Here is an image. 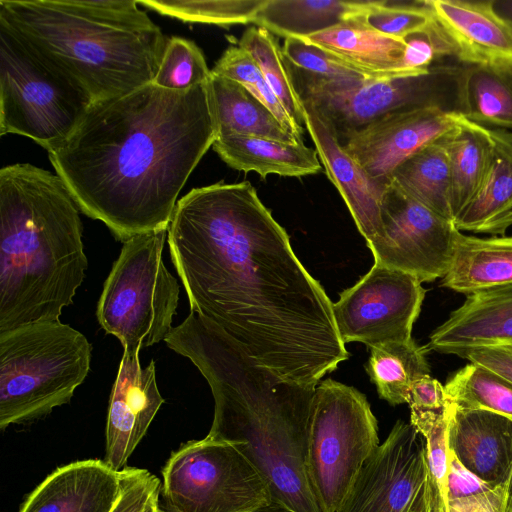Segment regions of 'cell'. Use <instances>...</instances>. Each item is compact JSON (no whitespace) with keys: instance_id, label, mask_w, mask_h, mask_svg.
<instances>
[{"instance_id":"1","label":"cell","mask_w":512,"mask_h":512,"mask_svg":"<svg viewBox=\"0 0 512 512\" xmlns=\"http://www.w3.org/2000/svg\"><path fill=\"white\" fill-rule=\"evenodd\" d=\"M167 238L191 312L261 366L316 388L349 358L333 303L249 181L189 191L177 201Z\"/></svg>"},{"instance_id":"2","label":"cell","mask_w":512,"mask_h":512,"mask_svg":"<svg viewBox=\"0 0 512 512\" xmlns=\"http://www.w3.org/2000/svg\"><path fill=\"white\" fill-rule=\"evenodd\" d=\"M216 139L208 81L185 90L151 82L91 104L48 154L79 209L124 242L168 228L179 192Z\"/></svg>"},{"instance_id":"3","label":"cell","mask_w":512,"mask_h":512,"mask_svg":"<svg viewBox=\"0 0 512 512\" xmlns=\"http://www.w3.org/2000/svg\"><path fill=\"white\" fill-rule=\"evenodd\" d=\"M210 385L215 407L207 436L234 444L266 482L272 502L289 512H322L306 452L315 388L258 364L207 318L191 312L165 339Z\"/></svg>"},{"instance_id":"4","label":"cell","mask_w":512,"mask_h":512,"mask_svg":"<svg viewBox=\"0 0 512 512\" xmlns=\"http://www.w3.org/2000/svg\"><path fill=\"white\" fill-rule=\"evenodd\" d=\"M79 207L62 178L29 163L0 170V333L57 321L88 260Z\"/></svg>"},{"instance_id":"5","label":"cell","mask_w":512,"mask_h":512,"mask_svg":"<svg viewBox=\"0 0 512 512\" xmlns=\"http://www.w3.org/2000/svg\"><path fill=\"white\" fill-rule=\"evenodd\" d=\"M137 0H1L0 24L93 103L153 82L167 38Z\"/></svg>"},{"instance_id":"6","label":"cell","mask_w":512,"mask_h":512,"mask_svg":"<svg viewBox=\"0 0 512 512\" xmlns=\"http://www.w3.org/2000/svg\"><path fill=\"white\" fill-rule=\"evenodd\" d=\"M91 344L60 320L0 333V428L67 404L90 370Z\"/></svg>"},{"instance_id":"7","label":"cell","mask_w":512,"mask_h":512,"mask_svg":"<svg viewBox=\"0 0 512 512\" xmlns=\"http://www.w3.org/2000/svg\"><path fill=\"white\" fill-rule=\"evenodd\" d=\"M284 64L300 102L313 106L340 143L391 113L431 108L466 116V64L443 62L420 75L350 80L328 79Z\"/></svg>"},{"instance_id":"8","label":"cell","mask_w":512,"mask_h":512,"mask_svg":"<svg viewBox=\"0 0 512 512\" xmlns=\"http://www.w3.org/2000/svg\"><path fill=\"white\" fill-rule=\"evenodd\" d=\"M167 234L162 228L124 241L98 301L100 326L131 354L165 341L173 328L179 285L162 259Z\"/></svg>"},{"instance_id":"9","label":"cell","mask_w":512,"mask_h":512,"mask_svg":"<svg viewBox=\"0 0 512 512\" xmlns=\"http://www.w3.org/2000/svg\"><path fill=\"white\" fill-rule=\"evenodd\" d=\"M378 445L377 420L363 393L332 379L316 386L306 469L322 512L337 511Z\"/></svg>"},{"instance_id":"10","label":"cell","mask_w":512,"mask_h":512,"mask_svg":"<svg viewBox=\"0 0 512 512\" xmlns=\"http://www.w3.org/2000/svg\"><path fill=\"white\" fill-rule=\"evenodd\" d=\"M91 104L0 24L1 136H25L50 152L68 138Z\"/></svg>"},{"instance_id":"11","label":"cell","mask_w":512,"mask_h":512,"mask_svg":"<svg viewBox=\"0 0 512 512\" xmlns=\"http://www.w3.org/2000/svg\"><path fill=\"white\" fill-rule=\"evenodd\" d=\"M162 493L174 512H241L272 502L268 486L232 443L206 436L172 453Z\"/></svg>"},{"instance_id":"12","label":"cell","mask_w":512,"mask_h":512,"mask_svg":"<svg viewBox=\"0 0 512 512\" xmlns=\"http://www.w3.org/2000/svg\"><path fill=\"white\" fill-rule=\"evenodd\" d=\"M443 507L425 439L411 423L398 420L364 462L336 512H437Z\"/></svg>"},{"instance_id":"13","label":"cell","mask_w":512,"mask_h":512,"mask_svg":"<svg viewBox=\"0 0 512 512\" xmlns=\"http://www.w3.org/2000/svg\"><path fill=\"white\" fill-rule=\"evenodd\" d=\"M425 289L415 277L375 264L332 304L344 344L361 342L369 348L411 339Z\"/></svg>"},{"instance_id":"14","label":"cell","mask_w":512,"mask_h":512,"mask_svg":"<svg viewBox=\"0 0 512 512\" xmlns=\"http://www.w3.org/2000/svg\"><path fill=\"white\" fill-rule=\"evenodd\" d=\"M381 218L382 235L367 244L375 264L409 274L421 283L445 276L458 231L453 221L391 182L383 197Z\"/></svg>"},{"instance_id":"15","label":"cell","mask_w":512,"mask_h":512,"mask_svg":"<svg viewBox=\"0 0 512 512\" xmlns=\"http://www.w3.org/2000/svg\"><path fill=\"white\" fill-rule=\"evenodd\" d=\"M458 118L431 108L391 113L352 132L340 144L370 177L390 182L401 163L454 129Z\"/></svg>"},{"instance_id":"16","label":"cell","mask_w":512,"mask_h":512,"mask_svg":"<svg viewBox=\"0 0 512 512\" xmlns=\"http://www.w3.org/2000/svg\"><path fill=\"white\" fill-rule=\"evenodd\" d=\"M164 399L157 383L154 361L142 368L139 354L123 351L113 384L106 426L104 461L115 471L126 468Z\"/></svg>"},{"instance_id":"17","label":"cell","mask_w":512,"mask_h":512,"mask_svg":"<svg viewBox=\"0 0 512 512\" xmlns=\"http://www.w3.org/2000/svg\"><path fill=\"white\" fill-rule=\"evenodd\" d=\"M304 126L327 177L337 188L366 244L383 233L381 207L390 182L370 177L342 148L332 127L313 106L301 102Z\"/></svg>"},{"instance_id":"18","label":"cell","mask_w":512,"mask_h":512,"mask_svg":"<svg viewBox=\"0 0 512 512\" xmlns=\"http://www.w3.org/2000/svg\"><path fill=\"white\" fill-rule=\"evenodd\" d=\"M427 4L458 62L512 65V25L497 14L493 0H427Z\"/></svg>"},{"instance_id":"19","label":"cell","mask_w":512,"mask_h":512,"mask_svg":"<svg viewBox=\"0 0 512 512\" xmlns=\"http://www.w3.org/2000/svg\"><path fill=\"white\" fill-rule=\"evenodd\" d=\"M448 447L470 472L497 486L512 476V418L449 403Z\"/></svg>"},{"instance_id":"20","label":"cell","mask_w":512,"mask_h":512,"mask_svg":"<svg viewBox=\"0 0 512 512\" xmlns=\"http://www.w3.org/2000/svg\"><path fill=\"white\" fill-rule=\"evenodd\" d=\"M120 493V471L104 460L75 461L48 475L19 512H111Z\"/></svg>"},{"instance_id":"21","label":"cell","mask_w":512,"mask_h":512,"mask_svg":"<svg viewBox=\"0 0 512 512\" xmlns=\"http://www.w3.org/2000/svg\"><path fill=\"white\" fill-rule=\"evenodd\" d=\"M512 343V283L468 294L466 301L430 336L441 353Z\"/></svg>"},{"instance_id":"22","label":"cell","mask_w":512,"mask_h":512,"mask_svg":"<svg viewBox=\"0 0 512 512\" xmlns=\"http://www.w3.org/2000/svg\"><path fill=\"white\" fill-rule=\"evenodd\" d=\"M365 13L348 18L320 33L301 38L336 54L373 78L412 76L402 69L406 48L404 39L374 30L366 23Z\"/></svg>"},{"instance_id":"23","label":"cell","mask_w":512,"mask_h":512,"mask_svg":"<svg viewBox=\"0 0 512 512\" xmlns=\"http://www.w3.org/2000/svg\"><path fill=\"white\" fill-rule=\"evenodd\" d=\"M490 167L477 194L454 219L457 230L502 235L512 225V132L489 128Z\"/></svg>"},{"instance_id":"24","label":"cell","mask_w":512,"mask_h":512,"mask_svg":"<svg viewBox=\"0 0 512 512\" xmlns=\"http://www.w3.org/2000/svg\"><path fill=\"white\" fill-rule=\"evenodd\" d=\"M231 168L286 177H303L319 173L322 165L315 149L301 143H286L273 139L229 135L218 137L212 146Z\"/></svg>"},{"instance_id":"25","label":"cell","mask_w":512,"mask_h":512,"mask_svg":"<svg viewBox=\"0 0 512 512\" xmlns=\"http://www.w3.org/2000/svg\"><path fill=\"white\" fill-rule=\"evenodd\" d=\"M512 283V237L477 238L459 230L442 286L471 294Z\"/></svg>"},{"instance_id":"26","label":"cell","mask_w":512,"mask_h":512,"mask_svg":"<svg viewBox=\"0 0 512 512\" xmlns=\"http://www.w3.org/2000/svg\"><path fill=\"white\" fill-rule=\"evenodd\" d=\"M208 91L217 138L242 135L286 143L303 142L289 132L274 114L241 84L211 72Z\"/></svg>"},{"instance_id":"27","label":"cell","mask_w":512,"mask_h":512,"mask_svg":"<svg viewBox=\"0 0 512 512\" xmlns=\"http://www.w3.org/2000/svg\"><path fill=\"white\" fill-rule=\"evenodd\" d=\"M372 1L267 0L253 24L284 38L309 37L365 13Z\"/></svg>"},{"instance_id":"28","label":"cell","mask_w":512,"mask_h":512,"mask_svg":"<svg viewBox=\"0 0 512 512\" xmlns=\"http://www.w3.org/2000/svg\"><path fill=\"white\" fill-rule=\"evenodd\" d=\"M448 133L401 163L392 173L390 182L407 196L453 221Z\"/></svg>"},{"instance_id":"29","label":"cell","mask_w":512,"mask_h":512,"mask_svg":"<svg viewBox=\"0 0 512 512\" xmlns=\"http://www.w3.org/2000/svg\"><path fill=\"white\" fill-rule=\"evenodd\" d=\"M454 219L479 191L490 167L493 144L489 127L459 116L447 134Z\"/></svg>"},{"instance_id":"30","label":"cell","mask_w":512,"mask_h":512,"mask_svg":"<svg viewBox=\"0 0 512 512\" xmlns=\"http://www.w3.org/2000/svg\"><path fill=\"white\" fill-rule=\"evenodd\" d=\"M365 369L378 395L395 406L407 403L412 384L429 375L426 348L411 338L372 346Z\"/></svg>"},{"instance_id":"31","label":"cell","mask_w":512,"mask_h":512,"mask_svg":"<svg viewBox=\"0 0 512 512\" xmlns=\"http://www.w3.org/2000/svg\"><path fill=\"white\" fill-rule=\"evenodd\" d=\"M465 118L488 127L512 128V65H467Z\"/></svg>"},{"instance_id":"32","label":"cell","mask_w":512,"mask_h":512,"mask_svg":"<svg viewBox=\"0 0 512 512\" xmlns=\"http://www.w3.org/2000/svg\"><path fill=\"white\" fill-rule=\"evenodd\" d=\"M448 402L461 409H482L512 418V383L476 364L459 370L444 386Z\"/></svg>"},{"instance_id":"33","label":"cell","mask_w":512,"mask_h":512,"mask_svg":"<svg viewBox=\"0 0 512 512\" xmlns=\"http://www.w3.org/2000/svg\"><path fill=\"white\" fill-rule=\"evenodd\" d=\"M238 46L251 55L284 109L303 128L302 104L293 88L281 49L272 33L263 27L251 26L242 34Z\"/></svg>"},{"instance_id":"34","label":"cell","mask_w":512,"mask_h":512,"mask_svg":"<svg viewBox=\"0 0 512 512\" xmlns=\"http://www.w3.org/2000/svg\"><path fill=\"white\" fill-rule=\"evenodd\" d=\"M267 0H137L139 5L183 22L231 26L253 23Z\"/></svg>"},{"instance_id":"35","label":"cell","mask_w":512,"mask_h":512,"mask_svg":"<svg viewBox=\"0 0 512 512\" xmlns=\"http://www.w3.org/2000/svg\"><path fill=\"white\" fill-rule=\"evenodd\" d=\"M211 72L241 84L262 102L289 132L302 139L303 128L284 109L247 51L239 46L229 47L215 63Z\"/></svg>"},{"instance_id":"36","label":"cell","mask_w":512,"mask_h":512,"mask_svg":"<svg viewBox=\"0 0 512 512\" xmlns=\"http://www.w3.org/2000/svg\"><path fill=\"white\" fill-rule=\"evenodd\" d=\"M210 77L204 54L193 41L177 36L167 39L154 84L185 90L206 83Z\"/></svg>"},{"instance_id":"37","label":"cell","mask_w":512,"mask_h":512,"mask_svg":"<svg viewBox=\"0 0 512 512\" xmlns=\"http://www.w3.org/2000/svg\"><path fill=\"white\" fill-rule=\"evenodd\" d=\"M366 23L374 30L404 39L427 27L433 16L426 1H372L365 13Z\"/></svg>"},{"instance_id":"38","label":"cell","mask_w":512,"mask_h":512,"mask_svg":"<svg viewBox=\"0 0 512 512\" xmlns=\"http://www.w3.org/2000/svg\"><path fill=\"white\" fill-rule=\"evenodd\" d=\"M281 52L284 60L291 65L324 78L334 80L373 78L336 54L304 38H285Z\"/></svg>"},{"instance_id":"39","label":"cell","mask_w":512,"mask_h":512,"mask_svg":"<svg viewBox=\"0 0 512 512\" xmlns=\"http://www.w3.org/2000/svg\"><path fill=\"white\" fill-rule=\"evenodd\" d=\"M410 423L425 439L430 471L445 504L449 450V404L442 410H411Z\"/></svg>"},{"instance_id":"40","label":"cell","mask_w":512,"mask_h":512,"mask_svg":"<svg viewBox=\"0 0 512 512\" xmlns=\"http://www.w3.org/2000/svg\"><path fill=\"white\" fill-rule=\"evenodd\" d=\"M406 48L402 69L409 75H420L432 66L455 57L454 50L435 19L422 30L404 38Z\"/></svg>"},{"instance_id":"41","label":"cell","mask_w":512,"mask_h":512,"mask_svg":"<svg viewBox=\"0 0 512 512\" xmlns=\"http://www.w3.org/2000/svg\"><path fill=\"white\" fill-rule=\"evenodd\" d=\"M121 493L111 512H143L161 490L160 480L145 469L126 467L120 471Z\"/></svg>"},{"instance_id":"42","label":"cell","mask_w":512,"mask_h":512,"mask_svg":"<svg viewBox=\"0 0 512 512\" xmlns=\"http://www.w3.org/2000/svg\"><path fill=\"white\" fill-rule=\"evenodd\" d=\"M455 354L493 371L512 383V343L471 347L459 350Z\"/></svg>"},{"instance_id":"43","label":"cell","mask_w":512,"mask_h":512,"mask_svg":"<svg viewBox=\"0 0 512 512\" xmlns=\"http://www.w3.org/2000/svg\"><path fill=\"white\" fill-rule=\"evenodd\" d=\"M493 487L495 486L470 472L462 465L455 454L448 450L445 504L448 500L479 494Z\"/></svg>"},{"instance_id":"44","label":"cell","mask_w":512,"mask_h":512,"mask_svg":"<svg viewBox=\"0 0 512 512\" xmlns=\"http://www.w3.org/2000/svg\"><path fill=\"white\" fill-rule=\"evenodd\" d=\"M509 484L510 480L479 494L448 500L445 512H506Z\"/></svg>"},{"instance_id":"45","label":"cell","mask_w":512,"mask_h":512,"mask_svg":"<svg viewBox=\"0 0 512 512\" xmlns=\"http://www.w3.org/2000/svg\"><path fill=\"white\" fill-rule=\"evenodd\" d=\"M407 403L410 410L435 411L449 404L445 387L430 375L417 379L411 386Z\"/></svg>"},{"instance_id":"46","label":"cell","mask_w":512,"mask_h":512,"mask_svg":"<svg viewBox=\"0 0 512 512\" xmlns=\"http://www.w3.org/2000/svg\"><path fill=\"white\" fill-rule=\"evenodd\" d=\"M493 8L499 16L512 25V0H493Z\"/></svg>"},{"instance_id":"47","label":"cell","mask_w":512,"mask_h":512,"mask_svg":"<svg viewBox=\"0 0 512 512\" xmlns=\"http://www.w3.org/2000/svg\"><path fill=\"white\" fill-rule=\"evenodd\" d=\"M168 512H174L169 509H167ZM241 512H289L286 508L282 507L281 505L271 502L269 504L247 510V511H241Z\"/></svg>"},{"instance_id":"48","label":"cell","mask_w":512,"mask_h":512,"mask_svg":"<svg viewBox=\"0 0 512 512\" xmlns=\"http://www.w3.org/2000/svg\"><path fill=\"white\" fill-rule=\"evenodd\" d=\"M160 492L156 493L148 502L143 512H168L167 509H163L159 502Z\"/></svg>"},{"instance_id":"49","label":"cell","mask_w":512,"mask_h":512,"mask_svg":"<svg viewBox=\"0 0 512 512\" xmlns=\"http://www.w3.org/2000/svg\"><path fill=\"white\" fill-rule=\"evenodd\" d=\"M437 512H445V507L441 508L439 511Z\"/></svg>"}]
</instances>
